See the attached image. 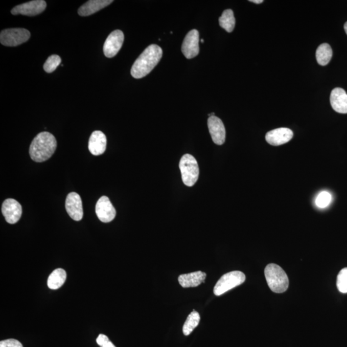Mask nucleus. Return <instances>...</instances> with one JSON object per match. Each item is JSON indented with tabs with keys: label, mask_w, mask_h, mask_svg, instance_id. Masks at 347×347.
Returning <instances> with one entry per match:
<instances>
[{
	"label": "nucleus",
	"mask_w": 347,
	"mask_h": 347,
	"mask_svg": "<svg viewBox=\"0 0 347 347\" xmlns=\"http://www.w3.org/2000/svg\"><path fill=\"white\" fill-rule=\"evenodd\" d=\"M30 37L31 33L27 29H7L1 32L0 42L4 46L16 47L28 41Z\"/></svg>",
	"instance_id": "obj_6"
},
{
	"label": "nucleus",
	"mask_w": 347,
	"mask_h": 347,
	"mask_svg": "<svg viewBox=\"0 0 347 347\" xmlns=\"http://www.w3.org/2000/svg\"><path fill=\"white\" fill-rule=\"evenodd\" d=\"M199 34L197 30H192L187 34L182 44L181 51L187 59L198 56L199 52Z\"/></svg>",
	"instance_id": "obj_10"
},
{
	"label": "nucleus",
	"mask_w": 347,
	"mask_h": 347,
	"mask_svg": "<svg viewBox=\"0 0 347 347\" xmlns=\"http://www.w3.org/2000/svg\"><path fill=\"white\" fill-rule=\"evenodd\" d=\"M293 137V132L290 129L281 127L267 133L266 141L273 146H279L288 143Z\"/></svg>",
	"instance_id": "obj_14"
},
{
	"label": "nucleus",
	"mask_w": 347,
	"mask_h": 347,
	"mask_svg": "<svg viewBox=\"0 0 347 347\" xmlns=\"http://www.w3.org/2000/svg\"><path fill=\"white\" fill-rule=\"evenodd\" d=\"M337 288L341 293H347V268L339 272L336 282Z\"/></svg>",
	"instance_id": "obj_24"
},
{
	"label": "nucleus",
	"mask_w": 347,
	"mask_h": 347,
	"mask_svg": "<svg viewBox=\"0 0 347 347\" xmlns=\"http://www.w3.org/2000/svg\"><path fill=\"white\" fill-rule=\"evenodd\" d=\"M330 101L334 111L339 113H347V94L343 89H334L331 92Z\"/></svg>",
	"instance_id": "obj_16"
},
{
	"label": "nucleus",
	"mask_w": 347,
	"mask_h": 347,
	"mask_svg": "<svg viewBox=\"0 0 347 347\" xmlns=\"http://www.w3.org/2000/svg\"><path fill=\"white\" fill-rule=\"evenodd\" d=\"M109 341V339L108 337L102 334H99V336L97 337L96 339L97 343L100 346L104 345L105 343H106L107 342H108Z\"/></svg>",
	"instance_id": "obj_27"
},
{
	"label": "nucleus",
	"mask_w": 347,
	"mask_h": 347,
	"mask_svg": "<svg viewBox=\"0 0 347 347\" xmlns=\"http://www.w3.org/2000/svg\"><path fill=\"white\" fill-rule=\"evenodd\" d=\"M66 279V271L61 268L56 269L49 276L47 284L50 289L56 290L63 285Z\"/></svg>",
	"instance_id": "obj_19"
},
{
	"label": "nucleus",
	"mask_w": 347,
	"mask_h": 347,
	"mask_svg": "<svg viewBox=\"0 0 347 347\" xmlns=\"http://www.w3.org/2000/svg\"><path fill=\"white\" fill-rule=\"evenodd\" d=\"M344 31H345V32H346V34H347V22H346L345 24H344Z\"/></svg>",
	"instance_id": "obj_30"
},
{
	"label": "nucleus",
	"mask_w": 347,
	"mask_h": 347,
	"mask_svg": "<svg viewBox=\"0 0 347 347\" xmlns=\"http://www.w3.org/2000/svg\"><path fill=\"white\" fill-rule=\"evenodd\" d=\"M208 127L212 141L217 145H223L225 142L226 130L223 122L216 116L209 117Z\"/></svg>",
	"instance_id": "obj_13"
},
{
	"label": "nucleus",
	"mask_w": 347,
	"mask_h": 347,
	"mask_svg": "<svg viewBox=\"0 0 347 347\" xmlns=\"http://www.w3.org/2000/svg\"><path fill=\"white\" fill-rule=\"evenodd\" d=\"M264 274L269 288L276 293H283L289 287L288 275L284 269L275 264H269L266 267Z\"/></svg>",
	"instance_id": "obj_3"
},
{
	"label": "nucleus",
	"mask_w": 347,
	"mask_h": 347,
	"mask_svg": "<svg viewBox=\"0 0 347 347\" xmlns=\"http://www.w3.org/2000/svg\"><path fill=\"white\" fill-rule=\"evenodd\" d=\"M333 56V51L328 43H323L316 50V57L317 62L321 66H326L330 62Z\"/></svg>",
	"instance_id": "obj_20"
},
{
	"label": "nucleus",
	"mask_w": 347,
	"mask_h": 347,
	"mask_svg": "<svg viewBox=\"0 0 347 347\" xmlns=\"http://www.w3.org/2000/svg\"><path fill=\"white\" fill-rule=\"evenodd\" d=\"M46 7L45 1L34 0L14 7L12 9L11 13L13 15L21 14L24 16H34L42 13Z\"/></svg>",
	"instance_id": "obj_8"
},
{
	"label": "nucleus",
	"mask_w": 347,
	"mask_h": 347,
	"mask_svg": "<svg viewBox=\"0 0 347 347\" xmlns=\"http://www.w3.org/2000/svg\"><path fill=\"white\" fill-rule=\"evenodd\" d=\"M96 212L99 220L103 223H109L116 216V210L107 196H102L97 201Z\"/></svg>",
	"instance_id": "obj_9"
},
{
	"label": "nucleus",
	"mask_w": 347,
	"mask_h": 347,
	"mask_svg": "<svg viewBox=\"0 0 347 347\" xmlns=\"http://www.w3.org/2000/svg\"><path fill=\"white\" fill-rule=\"evenodd\" d=\"M101 347H116L114 346V344L112 343L111 341H109L108 342H107L106 343H105L104 345H102Z\"/></svg>",
	"instance_id": "obj_28"
},
{
	"label": "nucleus",
	"mask_w": 347,
	"mask_h": 347,
	"mask_svg": "<svg viewBox=\"0 0 347 347\" xmlns=\"http://www.w3.org/2000/svg\"><path fill=\"white\" fill-rule=\"evenodd\" d=\"M179 169L183 183L188 187L194 186L199 176L198 164L196 158L191 154H184L179 162Z\"/></svg>",
	"instance_id": "obj_4"
},
{
	"label": "nucleus",
	"mask_w": 347,
	"mask_h": 347,
	"mask_svg": "<svg viewBox=\"0 0 347 347\" xmlns=\"http://www.w3.org/2000/svg\"><path fill=\"white\" fill-rule=\"evenodd\" d=\"M245 280V274L241 271H234L224 274L214 286V294L216 296H221L231 289L241 285Z\"/></svg>",
	"instance_id": "obj_5"
},
{
	"label": "nucleus",
	"mask_w": 347,
	"mask_h": 347,
	"mask_svg": "<svg viewBox=\"0 0 347 347\" xmlns=\"http://www.w3.org/2000/svg\"><path fill=\"white\" fill-rule=\"evenodd\" d=\"M219 26L228 32L234 31L236 26L234 12L231 9L225 10L219 19Z\"/></svg>",
	"instance_id": "obj_21"
},
{
	"label": "nucleus",
	"mask_w": 347,
	"mask_h": 347,
	"mask_svg": "<svg viewBox=\"0 0 347 347\" xmlns=\"http://www.w3.org/2000/svg\"><path fill=\"white\" fill-rule=\"evenodd\" d=\"M201 42H204V40H203V39H201Z\"/></svg>",
	"instance_id": "obj_31"
},
{
	"label": "nucleus",
	"mask_w": 347,
	"mask_h": 347,
	"mask_svg": "<svg viewBox=\"0 0 347 347\" xmlns=\"http://www.w3.org/2000/svg\"><path fill=\"white\" fill-rule=\"evenodd\" d=\"M124 40L123 32L120 30L112 32L104 44V54L108 58H112L116 56L122 48Z\"/></svg>",
	"instance_id": "obj_7"
},
{
	"label": "nucleus",
	"mask_w": 347,
	"mask_h": 347,
	"mask_svg": "<svg viewBox=\"0 0 347 347\" xmlns=\"http://www.w3.org/2000/svg\"><path fill=\"white\" fill-rule=\"evenodd\" d=\"M0 347H24L18 340L15 339H6L0 342Z\"/></svg>",
	"instance_id": "obj_26"
},
{
	"label": "nucleus",
	"mask_w": 347,
	"mask_h": 347,
	"mask_svg": "<svg viewBox=\"0 0 347 347\" xmlns=\"http://www.w3.org/2000/svg\"><path fill=\"white\" fill-rule=\"evenodd\" d=\"M249 2H252V3L260 4L263 3L264 1L263 0H250Z\"/></svg>",
	"instance_id": "obj_29"
},
{
	"label": "nucleus",
	"mask_w": 347,
	"mask_h": 347,
	"mask_svg": "<svg viewBox=\"0 0 347 347\" xmlns=\"http://www.w3.org/2000/svg\"><path fill=\"white\" fill-rule=\"evenodd\" d=\"M56 147L57 141L53 134L42 132L32 141L29 149L30 156L34 161H44L53 155Z\"/></svg>",
	"instance_id": "obj_2"
},
{
	"label": "nucleus",
	"mask_w": 347,
	"mask_h": 347,
	"mask_svg": "<svg viewBox=\"0 0 347 347\" xmlns=\"http://www.w3.org/2000/svg\"><path fill=\"white\" fill-rule=\"evenodd\" d=\"M107 138L106 135L101 131L92 133L89 140L88 149L89 152L95 156L103 154L106 150Z\"/></svg>",
	"instance_id": "obj_15"
},
{
	"label": "nucleus",
	"mask_w": 347,
	"mask_h": 347,
	"mask_svg": "<svg viewBox=\"0 0 347 347\" xmlns=\"http://www.w3.org/2000/svg\"><path fill=\"white\" fill-rule=\"evenodd\" d=\"M67 212L74 221H81L83 218V209L81 197L76 192L70 193L66 199Z\"/></svg>",
	"instance_id": "obj_12"
},
{
	"label": "nucleus",
	"mask_w": 347,
	"mask_h": 347,
	"mask_svg": "<svg viewBox=\"0 0 347 347\" xmlns=\"http://www.w3.org/2000/svg\"><path fill=\"white\" fill-rule=\"evenodd\" d=\"M206 274L198 271L192 273L183 274L178 277L179 284L184 288L198 287L205 281Z\"/></svg>",
	"instance_id": "obj_17"
},
{
	"label": "nucleus",
	"mask_w": 347,
	"mask_h": 347,
	"mask_svg": "<svg viewBox=\"0 0 347 347\" xmlns=\"http://www.w3.org/2000/svg\"><path fill=\"white\" fill-rule=\"evenodd\" d=\"M200 321V315L196 311H193L189 314L183 327V333L184 336H189L195 329L198 326Z\"/></svg>",
	"instance_id": "obj_22"
},
{
	"label": "nucleus",
	"mask_w": 347,
	"mask_h": 347,
	"mask_svg": "<svg viewBox=\"0 0 347 347\" xmlns=\"http://www.w3.org/2000/svg\"><path fill=\"white\" fill-rule=\"evenodd\" d=\"M112 0H89L80 7L78 14L81 16H88L101 11L113 3Z\"/></svg>",
	"instance_id": "obj_18"
},
{
	"label": "nucleus",
	"mask_w": 347,
	"mask_h": 347,
	"mask_svg": "<svg viewBox=\"0 0 347 347\" xmlns=\"http://www.w3.org/2000/svg\"><path fill=\"white\" fill-rule=\"evenodd\" d=\"M163 56L162 49L156 44H151L142 52L132 66L131 74L135 79L146 77L158 64Z\"/></svg>",
	"instance_id": "obj_1"
},
{
	"label": "nucleus",
	"mask_w": 347,
	"mask_h": 347,
	"mask_svg": "<svg viewBox=\"0 0 347 347\" xmlns=\"http://www.w3.org/2000/svg\"><path fill=\"white\" fill-rule=\"evenodd\" d=\"M2 212L7 223L13 224L21 218L22 207L15 199H7L2 204Z\"/></svg>",
	"instance_id": "obj_11"
},
{
	"label": "nucleus",
	"mask_w": 347,
	"mask_h": 347,
	"mask_svg": "<svg viewBox=\"0 0 347 347\" xmlns=\"http://www.w3.org/2000/svg\"><path fill=\"white\" fill-rule=\"evenodd\" d=\"M61 59L57 55H52L47 59L43 65V68L44 71L47 73H52V72L56 71L57 67L61 64Z\"/></svg>",
	"instance_id": "obj_23"
},
{
	"label": "nucleus",
	"mask_w": 347,
	"mask_h": 347,
	"mask_svg": "<svg viewBox=\"0 0 347 347\" xmlns=\"http://www.w3.org/2000/svg\"><path fill=\"white\" fill-rule=\"evenodd\" d=\"M332 200V196L328 192L323 191L319 193L316 199L317 206L320 209L326 208L329 205Z\"/></svg>",
	"instance_id": "obj_25"
}]
</instances>
